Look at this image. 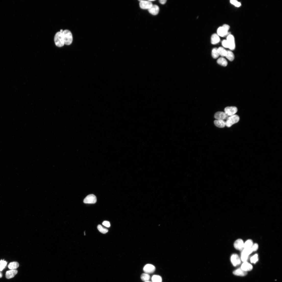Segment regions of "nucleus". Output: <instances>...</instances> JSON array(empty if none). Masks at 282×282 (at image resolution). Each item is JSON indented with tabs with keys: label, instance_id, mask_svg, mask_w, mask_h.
I'll use <instances>...</instances> for the list:
<instances>
[{
	"label": "nucleus",
	"instance_id": "obj_24",
	"mask_svg": "<svg viewBox=\"0 0 282 282\" xmlns=\"http://www.w3.org/2000/svg\"><path fill=\"white\" fill-rule=\"evenodd\" d=\"M152 282H162V278L159 275H154L153 276L152 278Z\"/></svg>",
	"mask_w": 282,
	"mask_h": 282
},
{
	"label": "nucleus",
	"instance_id": "obj_16",
	"mask_svg": "<svg viewBox=\"0 0 282 282\" xmlns=\"http://www.w3.org/2000/svg\"><path fill=\"white\" fill-rule=\"evenodd\" d=\"M233 274L236 276H246L247 274V273L241 268H240L234 271L233 272Z\"/></svg>",
	"mask_w": 282,
	"mask_h": 282
},
{
	"label": "nucleus",
	"instance_id": "obj_37",
	"mask_svg": "<svg viewBox=\"0 0 282 282\" xmlns=\"http://www.w3.org/2000/svg\"><path fill=\"white\" fill-rule=\"evenodd\" d=\"M2 276L3 275L2 273L1 272H0V278L2 277Z\"/></svg>",
	"mask_w": 282,
	"mask_h": 282
},
{
	"label": "nucleus",
	"instance_id": "obj_2",
	"mask_svg": "<svg viewBox=\"0 0 282 282\" xmlns=\"http://www.w3.org/2000/svg\"><path fill=\"white\" fill-rule=\"evenodd\" d=\"M54 41L56 46L60 47L63 46L65 44L62 33L60 31L56 33L54 37Z\"/></svg>",
	"mask_w": 282,
	"mask_h": 282
},
{
	"label": "nucleus",
	"instance_id": "obj_20",
	"mask_svg": "<svg viewBox=\"0 0 282 282\" xmlns=\"http://www.w3.org/2000/svg\"><path fill=\"white\" fill-rule=\"evenodd\" d=\"M19 266V264L17 262H13L10 263L8 265V268L10 269H16Z\"/></svg>",
	"mask_w": 282,
	"mask_h": 282
},
{
	"label": "nucleus",
	"instance_id": "obj_1",
	"mask_svg": "<svg viewBox=\"0 0 282 282\" xmlns=\"http://www.w3.org/2000/svg\"><path fill=\"white\" fill-rule=\"evenodd\" d=\"M65 44L67 45L71 44L73 41V37L72 33L68 30H66L62 33Z\"/></svg>",
	"mask_w": 282,
	"mask_h": 282
},
{
	"label": "nucleus",
	"instance_id": "obj_22",
	"mask_svg": "<svg viewBox=\"0 0 282 282\" xmlns=\"http://www.w3.org/2000/svg\"><path fill=\"white\" fill-rule=\"evenodd\" d=\"M217 50L219 55L223 56V57L225 56L226 55L227 51L226 50L223 48L220 47L217 48Z\"/></svg>",
	"mask_w": 282,
	"mask_h": 282
},
{
	"label": "nucleus",
	"instance_id": "obj_39",
	"mask_svg": "<svg viewBox=\"0 0 282 282\" xmlns=\"http://www.w3.org/2000/svg\"><path fill=\"white\" fill-rule=\"evenodd\" d=\"M144 282H151V281H144Z\"/></svg>",
	"mask_w": 282,
	"mask_h": 282
},
{
	"label": "nucleus",
	"instance_id": "obj_23",
	"mask_svg": "<svg viewBox=\"0 0 282 282\" xmlns=\"http://www.w3.org/2000/svg\"><path fill=\"white\" fill-rule=\"evenodd\" d=\"M212 57L214 59H216L219 57V55L218 53L217 48H214L212 52Z\"/></svg>",
	"mask_w": 282,
	"mask_h": 282
},
{
	"label": "nucleus",
	"instance_id": "obj_15",
	"mask_svg": "<svg viewBox=\"0 0 282 282\" xmlns=\"http://www.w3.org/2000/svg\"><path fill=\"white\" fill-rule=\"evenodd\" d=\"M17 270L16 269H11L6 272V277L8 279L13 278L17 274Z\"/></svg>",
	"mask_w": 282,
	"mask_h": 282
},
{
	"label": "nucleus",
	"instance_id": "obj_31",
	"mask_svg": "<svg viewBox=\"0 0 282 282\" xmlns=\"http://www.w3.org/2000/svg\"><path fill=\"white\" fill-rule=\"evenodd\" d=\"M230 3L236 7H239L241 5V4L240 3L235 0H231L230 1Z\"/></svg>",
	"mask_w": 282,
	"mask_h": 282
},
{
	"label": "nucleus",
	"instance_id": "obj_27",
	"mask_svg": "<svg viewBox=\"0 0 282 282\" xmlns=\"http://www.w3.org/2000/svg\"><path fill=\"white\" fill-rule=\"evenodd\" d=\"M97 228L100 232L103 234H106L108 231V229L105 228L100 225H98Z\"/></svg>",
	"mask_w": 282,
	"mask_h": 282
},
{
	"label": "nucleus",
	"instance_id": "obj_17",
	"mask_svg": "<svg viewBox=\"0 0 282 282\" xmlns=\"http://www.w3.org/2000/svg\"><path fill=\"white\" fill-rule=\"evenodd\" d=\"M220 41L219 36L216 33L213 34L211 37V43L213 44H215L219 43Z\"/></svg>",
	"mask_w": 282,
	"mask_h": 282
},
{
	"label": "nucleus",
	"instance_id": "obj_32",
	"mask_svg": "<svg viewBox=\"0 0 282 282\" xmlns=\"http://www.w3.org/2000/svg\"><path fill=\"white\" fill-rule=\"evenodd\" d=\"M242 252L249 255L253 252V251L251 248V247L250 248H246V249H244L243 251Z\"/></svg>",
	"mask_w": 282,
	"mask_h": 282
},
{
	"label": "nucleus",
	"instance_id": "obj_21",
	"mask_svg": "<svg viewBox=\"0 0 282 282\" xmlns=\"http://www.w3.org/2000/svg\"><path fill=\"white\" fill-rule=\"evenodd\" d=\"M225 57L230 61H233L235 58L234 54L230 51H227V53Z\"/></svg>",
	"mask_w": 282,
	"mask_h": 282
},
{
	"label": "nucleus",
	"instance_id": "obj_35",
	"mask_svg": "<svg viewBox=\"0 0 282 282\" xmlns=\"http://www.w3.org/2000/svg\"><path fill=\"white\" fill-rule=\"evenodd\" d=\"M103 224L106 227L109 228L110 227V222L107 221H104L103 223Z\"/></svg>",
	"mask_w": 282,
	"mask_h": 282
},
{
	"label": "nucleus",
	"instance_id": "obj_8",
	"mask_svg": "<svg viewBox=\"0 0 282 282\" xmlns=\"http://www.w3.org/2000/svg\"><path fill=\"white\" fill-rule=\"evenodd\" d=\"M140 3L139 5L140 8L143 9H149L152 6L151 2L149 1H139Z\"/></svg>",
	"mask_w": 282,
	"mask_h": 282
},
{
	"label": "nucleus",
	"instance_id": "obj_19",
	"mask_svg": "<svg viewBox=\"0 0 282 282\" xmlns=\"http://www.w3.org/2000/svg\"><path fill=\"white\" fill-rule=\"evenodd\" d=\"M217 62L219 64L224 67L226 66L228 64L227 60L223 57L219 58L217 60Z\"/></svg>",
	"mask_w": 282,
	"mask_h": 282
},
{
	"label": "nucleus",
	"instance_id": "obj_29",
	"mask_svg": "<svg viewBox=\"0 0 282 282\" xmlns=\"http://www.w3.org/2000/svg\"><path fill=\"white\" fill-rule=\"evenodd\" d=\"M258 255L256 254L252 256L250 259V261L252 263H255L258 261Z\"/></svg>",
	"mask_w": 282,
	"mask_h": 282
},
{
	"label": "nucleus",
	"instance_id": "obj_18",
	"mask_svg": "<svg viewBox=\"0 0 282 282\" xmlns=\"http://www.w3.org/2000/svg\"><path fill=\"white\" fill-rule=\"evenodd\" d=\"M214 123L216 126L219 128H223L226 126L225 121L224 120H215Z\"/></svg>",
	"mask_w": 282,
	"mask_h": 282
},
{
	"label": "nucleus",
	"instance_id": "obj_14",
	"mask_svg": "<svg viewBox=\"0 0 282 282\" xmlns=\"http://www.w3.org/2000/svg\"><path fill=\"white\" fill-rule=\"evenodd\" d=\"M241 268L244 271L247 272L251 271L253 268L252 266L247 262H244L241 265Z\"/></svg>",
	"mask_w": 282,
	"mask_h": 282
},
{
	"label": "nucleus",
	"instance_id": "obj_13",
	"mask_svg": "<svg viewBox=\"0 0 282 282\" xmlns=\"http://www.w3.org/2000/svg\"><path fill=\"white\" fill-rule=\"evenodd\" d=\"M160 10L159 6L156 5H153L148 9L149 13L152 15H156L158 14Z\"/></svg>",
	"mask_w": 282,
	"mask_h": 282
},
{
	"label": "nucleus",
	"instance_id": "obj_34",
	"mask_svg": "<svg viewBox=\"0 0 282 282\" xmlns=\"http://www.w3.org/2000/svg\"><path fill=\"white\" fill-rule=\"evenodd\" d=\"M253 252L256 251L258 249V245L257 243L253 244L251 247Z\"/></svg>",
	"mask_w": 282,
	"mask_h": 282
},
{
	"label": "nucleus",
	"instance_id": "obj_28",
	"mask_svg": "<svg viewBox=\"0 0 282 282\" xmlns=\"http://www.w3.org/2000/svg\"><path fill=\"white\" fill-rule=\"evenodd\" d=\"M7 264V262L4 260L0 261V271H2L5 268Z\"/></svg>",
	"mask_w": 282,
	"mask_h": 282
},
{
	"label": "nucleus",
	"instance_id": "obj_36",
	"mask_svg": "<svg viewBox=\"0 0 282 282\" xmlns=\"http://www.w3.org/2000/svg\"><path fill=\"white\" fill-rule=\"evenodd\" d=\"M167 1L166 0H160L159 1L160 3L161 4H164L166 3Z\"/></svg>",
	"mask_w": 282,
	"mask_h": 282
},
{
	"label": "nucleus",
	"instance_id": "obj_4",
	"mask_svg": "<svg viewBox=\"0 0 282 282\" xmlns=\"http://www.w3.org/2000/svg\"><path fill=\"white\" fill-rule=\"evenodd\" d=\"M237 108L235 106L227 107L224 109L225 113L228 116H231L235 115L237 112Z\"/></svg>",
	"mask_w": 282,
	"mask_h": 282
},
{
	"label": "nucleus",
	"instance_id": "obj_10",
	"mask_svg": "<svg viewBox=\"0 0 282 282\" xmlns=\"http://www.w3.org/2000/svg\"><path fill=\"white\" fill-rule=\"evenodd\" d=\"M155 269V267L151 264L146 265L143 268V271L146 274H150L153 273Z\"/></svg>",
	"mask_w": 282,
	"mask_h": 282
},
{
	"label": "nucleus",
	"instance_id": "obj_7",
	"mask_svg": "<svg viewBox=\"0 0 282 282\" xmlns=\"http://www.w3.org/2000/svg\"><path fill=\"white\" fill-rule=\"evenodd\" d=\"M231 261L232 265L235 266L239 265L241 263V259L239 256L236 254H234L231 255Z\"/></svg>",
	"mask_w": 282,
	"mask_h": 282
},
{
	"label": "nucleus",
	"instance_id": "obj_12",
	"mask_svg": "<svg viewBox=\"0 0 282 282\" xmlns=\"http://www.w3.org/2000/svg\"><path fill=\"white\" fill-rule=\"evenodd\" d=\"M228 30L223 26L219 27L217 29V34L222 37H224L228 34Z\"/></svg>",
	"mask_w": 282,
	"mask_h": 282
},
{
	"label": "nucleus",
	"instance_id": "obj_3",
	"mask_svg": "<svg viewBox=\"0 0 282 282\" xmlns=\"http://www.w3.org/2000/svg\"><path fill=\"white\" fill-rule=\"evenodd\" d=\"M239 120L240 117L237 115H235L228 117L225 121L226 126L228 127H230L234 124L238 122Z\"/></svg>",
	"mask_w": 282,
	"mask_h": 282
},
{
	"label": "nucleus",
	"instance_id": "obj_30",
	"mask_svg": "<svg viewBox=\"0 0 282 282\" xmlns=\"http://www.w3.org/2000/svg\"><path fill=\"white\" fill-rule=\"evenodd\" d=\"M249 255L242 252L241 258L242 261L244 262H247Z\"/></svg>",
	"mask_w": 282,
	"mask_h": 282
},
{
	"label": "nucleus",
	"instance_id": "obj_25",
	"mask_svg": "<svg viewBox=\"0 0 282 282\" xmlns=\"http://www.w3.org/2000/svg\"><path fill=\"white\" fill-rule=\"evenodd\" d=\"M253 244V241L252 240H248L244 243V248L246 249V248H251Z\"/></svg>",
	"mask_w": 282,
	"mask_h": 282
},
{
	"label": "nucleus",
	"instance_id": "obj_11",
	"mask_svg": "<svg viewBox=\"0 0 282 282\" xmlns=\"http://www.w3.org/2000/svg\"><path fill=\"white\" fill-rule=\"evenodd\" d=\"M244 243L241 239L237 240L235 242L234 246L235 249L237 250H241L244 248Z\"/></svg>",
	"mask_w": 282,
	"mask_h": 282
},
{
	"label": "nucleus",
	"instance_id": "obj_38",
	"mask_svg": "<svg viewBox=\"0 0 282 282\" xmlns=\"http://www.w3.org/2000/svg\"><path fill=\"white\" fill-rule=\"evenodd\" d=\"M63 30H62V29H61V30H60V32H61V33H63Z\"/></svg>",
	"mask_w": 282,
	"mask_h": 282
},
{
	"label": "nucleus",
	"instance_id": "obj_5",
	"mask_svg": "<svg viewBox=\"0 0 282 282\" xmlns=\"http://www.w3.org/2000/svg\"><path fill=\"white\" fill-rule=\"evenodd\" d=\"M97 201V199L94 194H90L87 196L84 199L83 202L85 204H94Z\"/></svg>",
	"mask_w": 282,
	"mask_h": 282
},
{
	"label": "nucleus",
	"instance_id": "obj_9",
	"mask_svg": "<svg viewBox=\"0 0 282 282\" xmlns=\"http://www.w3.org/2000/svg\"><path fill=\"white\" fill-rule=\"evenodd\" d=\"M229 116L223 112H218L214 115V117L217 120H227Z\"/></svg>",
	"mask_w": 282,
	"mask_h": 282
},
{
	"label": "nucleus",
	"instance_id": "obj_33",
	"mask_svg": "<svg viewBox=\"0 0 282 282\" xmlns=\"http://www.w3.org/2000/svg\"><path fill=\"white\" fill-rule=\"evenodd\" d=\"M222 44L223 46L225 48H229V43L227 40H223L222 42Z\"/></svg>",
	"mask_w": 282,
	"mask_h": 282
},
{
	"label": "nucleus",
	"instance_id": "obj_26",
	"mask_svg": "<svg viewBox=\"0 0 282 282\" xmlns=\"http://www.w3.org/2000/svg\"><path fill=\"white\" fill-rule=\"evenodd\" d=\"M141 277L142 280L144 281H149L150 278V275L146 273L142 274Z\"/></svg>",
	"mask_w": 282,
	"mask_h": 282
},
{
	"label": "nucleus",
	"instance_id": "obj_6",
	"mask_svg": "<svg viewBox=\"0 0 282 282\" xmlns=\"http://www.w3.org/2000/svg\"><path fill=\"white\" fill-rule=\"evenodd\" d=\"M229 44V48L231 50H234L235 47V44L234 37L231 34L228 35L226 40Z\"/></svg>",
	"mask_w": 282,
	"mask_h": 282
}]
</instances>
